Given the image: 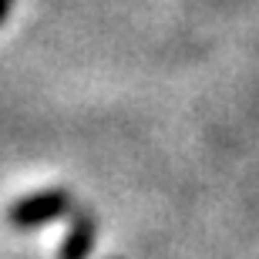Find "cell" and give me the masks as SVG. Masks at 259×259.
Instances as JSON below:
<instances>
[{
    "label": "cell",
    "instance_id": "obj_1",
    "mask_svg": "<svg viewBox=\"0 0 259 259\" xmlns=\"http://www.w3.org/2000/svg\"><path fill=\"white\" fill-rule=\"evenodd\" d=\"M74 209H77V202L71 195V189L51 185V189H37V192L14 199L7 205V212H4V219H7V226L14 232H37L44 226H51V222L67 219Z\"/></svg>",
    "mask_w": 259,
    "mask_h": 259
},
{
    "label": "cell",
    "instance_id": "obj_2",
    "mask_svg": "<svg viewBox=\"0 0 259 259\" xmlns=\"http://www.w3.org/2000/svg\"><path fill=\"white\" fill-rule=\"evenodd\" d=\"M98 229L101 222L88 205H77L71 215H67V229L58 242V259H91L98 242Z\"/></svg>",
    "mask_w": 259,
    "mask_h": 259
},
{
    "label": "cell",
    "instance_id": "obj_3",
    "mask_svg": "<svg viewBox=\"0 0 259 259\" xmlns=\"http://www.w3.org/2000/svg\"><path fill=\"white\" fill-rule=\"evenodd\" d=\"M10 10H14V0H0V27H4V24H7Z\"/></svg>",
    "mask_w": 259,
    "mask_h": 259
},
{
    "label": "cell",
    "instance_id": "obj_4",
    "mask_svg": "<svg viewBox=\"0 0 259 259\" xmlns=\"http://www.w3.org/2000/svg\"><path fill=\"white\" fill-rule=\"evenodd\" d=\"M108 259H115V256H108Z\"/></svg>",
    "mask_w": 259,
    "mask_h": 259
}]
</instances>
